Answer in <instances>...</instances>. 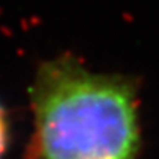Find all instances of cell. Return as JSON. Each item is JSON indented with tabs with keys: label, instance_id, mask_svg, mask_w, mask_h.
Wrapping results in <instances>:
<instances>
[{
	"label": "cell",
	"instance_id": "cell-1",
	"mask_svg": "<svg viewBox=\"0 0 159 159\" xmlns=\"http://www.w3.org/2000/svg\"><path fill=\"white\" fill-rule=\"evenodd\" d=\"M33 106L31 159L136 158V96L124 80L56 59L40 69Z\"/></svg>",
	"mask_w": 159,
	"mask_h": 159
},
{
	"label": "cell",
	"instance_id": "cell-2",
	"mask_svg": "<svg viewBox=\"0 0 159 159\" xmlns=\"http://www.w3.org/2000/svg\"><path fill=\"white\" fill-rule=\"evenodd\" d=\"M6 139H7V128H6V118L5 112L0 106V156L3 155L6 149Z\"/></svg>",
	"mask_w": 159,
	"mask_h": 159
}]
</instances>
